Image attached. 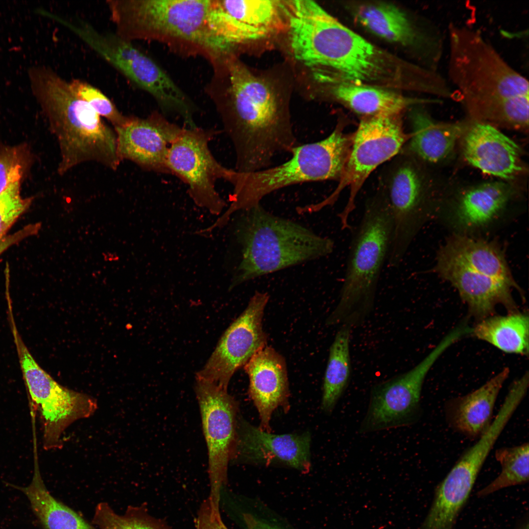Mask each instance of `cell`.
Wrapping results in <instances>:
<instances>
[{
	"instance_id": "cell-18",
	"label": "cell",
	"mask_w": 529,
	"mask_h": 529,
	"mask_svg": "<svg viewBox=\"0 0 529 529\" xmlns=\"http://www.w3.org/2000/svg\"><path fill=\"white\" fill-rule=\"evenodd\" d=\"M311 444L309 432L272 434L239 418L232 459L265 465L282 464L306 473L311 466Z\"/></svg>"
},
{
	"instance_id": "cell-1",
	"label": "cell",
	"mask_w": 529,
	"mask_h": 529,
	"mask_svg": "<svg viewBox=\"0 0 529 529\" xmlns=\"http://www.w3.org/2000/svg\"><path fill=\"white\" fill-rule=\"evenodd\" d=\"M220 63L227 71L228 90L210 94L235 149L234 169L268 168L276 155L298 144L290 114L270 86L242 64L229 55Z\"/></svg>"
},
{
	"instance_id": "cell-26",
	"label": "cell",
	"mask_w": 529,
	"mask_h": 529,
	"mask_svg": "<svg viewBox=\"0 0 529 529\" xmlns=\"http://www.w3.org/2000/svg\"><path fill=\"white\" fill-rule=\"evenodd\" d=\"M442 249L470 268L521 291L497 243L455 235Z\"/></svg>"
},
{
	"instance_id": "cell-33",
	"label": "cell",
	"mask_w": 529,
	"mask_h": 529,
	"mask_svg": "<svg viewBox=\"0 0 529 529\" xmlns=\"http://www.w3.org/2000/svg\"><path fill=\"white\" fill-rule=\"evenodd\" d=\"M93 522L98 529H171L151 517L144 507L130 506L120 515L103 502L97 505Z\"/></svg>"
},
{
	"instance_id": "cell-9",
	"label": "cell",
	"mask_w": 529,
	"mask_h": 529,
	"mask_svg": "<svg viewBox=\"0 0 529 529\" xmlns=\"http://www.w3.org/2000/svg\"><path fill=\"white\" fill-rule=\"evenodd\" d=\"M403 114L361 118L353 133L350 155L343 175L334 192L318 203L311 204L316 212L332 206L342 191L349 188V196L342 211L338 214L341 228H350L349 218L355 209L357 196L370 173L378 166L390 160L401 150L409 138L406 133Z\"/></svg>"
},
{
	"instance_id": "cell-28",
	"label": "cell",
	"mask_w": 529,
	"mask_h": 529,
	"mask_svg": "<svg viewBox=\"0 0 529 529\" xmlns=\"http://www.w3.org/2000/svg\"><path fill=\"white\" fill-rule=\"evenodd\" d=\"M32 479L25 487L10 485L22 491L44 529H95L72 509L56 500L42 478L36 454Z\"/></svg>"
},
{
	"instance_id": "cell-38",
	"label": "cell",
	"mask_w": 529,
	"mask_h": 529,
	"mask_svg": "<svg viewBox=\"0 0 529 529\" xmlns=\"http://www.w3.org/2000/svg\"><path fill=\"white\" fill-rule=\"evenodd\" d=\"M243 518L248 529H281L258 519L250 514H244Z\"/></svg>"
},
{
	"instance_id": "cell-25",
	"label": "cell",
	"mask_w": 529,
	"mask_h": 529,
	"mask_svg": "<svg viewBox=\"0 0 529 529\" xmlns=\"http://www.w3.org/2000/svg\"><path fill=\"white\" fill-rule=\"evenodd\" d=\"M330 93L338 102L361 118L396 114H404L415 104L428 101L416 100L385 88L368 84L338 83L328 85Z\"/></svg>"
},
{
	"instance_id": "cell-29",
	"label": "cell",
	"mask_w": 529,
	"mask_h": 529,
	"mask_svg": "<svg viewBox=\"0 0 529 529\" xmlns=\"http://www.w3.org/2000/svg\"><path fill=\"white\" fill-rule=\"evenodd\" d=\"M356 20L373 34L387 41L403 45L417 38L407 15L394 5L382 2L357 4L352 8Z\"/></svg>"
},
{
	"instance_id": "cell-16",
	"label": "cell",
	"mask_w": 529,
	"mask_h": 529,
	"mask_svg": "<svg viewBox=\"0 0 529 529\" xmlns=\"http://www.w3.org/2000/svg\"><path fill=\"white\" fill-rule=\"evenodd\" d=\"M269 297L266 292H255L245 310L221 337L205 364L196 373V379L227 390L234 373L266 346L263 318Z\"/></svg>"
},
{
	"instance_id": "cell-23",
	"label": "cell",
	"mask_w": 529,
	"mask_h": 529,
	"mask_svg": "<svg viewBox=\"0 0 529 529\" xmlns=\"http://www.w3.org/2000/svg\"><path fill=\"white\" fill-rule=\"evenodd\" d=\"M409 114L411 131L402 149L421 162L435 163L446 158L465 131L462 123L436 121L420 108Z\"/></svg>"
},
{
	"instance_id": "cell-5",
	"label": "cell",
	"mask_w": 529,
	"mask_h": 529,
	"mask_svg": "<svg viewBox=\"0 0 529 529\" xmlns=\"http://www.w3.org/2000/svg\"><path fill=\"white\" fill-rule=\"evenodd\" d=\"M115 33L132 42L152 40L212 63L228 51L213 31L210 16L215 0H108Z\"/></svg>"
},
{
	"instance_id": "cell-35",
	"label": "cell",
	"mask_w": 529,
	"mask_h": 529,
	"mask_svg": "<svg viewBox=\"0 0 529 529\" xmlns=\"http://www.w3.org/2000/svg\"><path fill=\"white\" fill-rule=\"evenodd\" d=\"M25 145L0 148V193L9 186L20 182L30 162Z\"/></svg>"
},
{
	"instance_id": "cell-15",
	"label": "cell",
	"mask_w": 529,
	"mask_h": 529,
	"mask_svg": "<svg viewBox=\"0 0 529 529\" xmlns=\"http://www.w3.org/2000/svg\"><path fill=\"white\" fill-rule=\"evenodd\" d=\"M194 389L208 449L211 486L208 498L219 503L235 448L238 404L227 390L206 381L196 379Z\"/></svg>"
},
{
	"instance_id": "cell-37",
	"label": "cell",
	"mask_w": 529,
	"mask_h": 529,
	"mask_svg": "<svg viewBox=\"0 0 529 529\" xmlns=\"http://www.w3.org/2000/svg\"><path fill=\"white\" fill-rule=\"evenodd\" d=\"M41 228L40 223L29 224L18 231L0 239V255L12 245L29 237L38 233Z\"/></svg>"
},
{
	"instance_id": "cell-7",
	"label": "cell",
	"mask_w": 529,
	"mask_h": 529,
	"mask_svg": "<svg viewBox=\"0 0 529 529\" xmlns=\"http://www.w3.org/2000/svg\"><path fill=\"white\" fill-rule=\"evenodd\" d=\"M345 121H337L324 139L298 144L291 150V158L274 167L249 172L233 169L229 181L233 186L230 204L216 220L226 225L234 213L260 204L268 194L285 187L305 182L337 180L342 177L350 155L353 133L345 131Z\"/></svg>"
},
{
	"instance_id": "cell-4",
	"label": "cell",
	"mask_w": 529,
	"mask_h": 529,
	"mask_svg": "<svg viewBox=\"0 0 529 529\" xmlns=\"http://www.w3.org/2000/svg\"><path fill=\"white\" fill-rule=\"evenodd\" d=\"M27 75L32 93L59 145V174L64 175L89 162L117 170L121 160L115 130L50 68L33 65L28 68Z\"/></svg>"
},
{
	"instance_id": "cell-22",
	"label": "cell",
	"mask_w": 529,
	"mask_h": 529,
	"mask_svg": "<svg viewBox=\"0 0 529 529\" xmlns=\"http://www.w3.org/2000/svg\"><path fill=\"white\" fill-rule=\"evenodd\" d=\"M463 141L465 159L482 172L510 179L522 169L518 145L493 125L475 123Z\"/></svg>"
},
{
	"instance_id": "cell-3",
	"label": "cell",
	"mask_w": 529,
	"mask_h": 529,
	"mask_svg": "<svg viewBox=\"0 0 529 529\" xmlns=\"http://www.w3.org/2000/svg\"><path fill=\"white\" fill-rule=\"evenodd\" d=\"M285 5L294 58L313 70L314 79L330 85L368 84L391 78L393 59L342 24L316 2Z\"/></svg>"
},
{
	"instance_id": "cell-11",
	"label": "cell",
	"mask_w": 529,
	"mask_h": 529,
	"mask_svg": "<svg viewBox=\"0 0 529 529\" xmlns=\"http://www.w3.org/2000/svg\"><path fill=\"white\" fill-rule=\"evenodd\" d=\"M22 373L32 401L40 414L45 450L60 449L63 435L73 422L93 415L96 400L64 387L37 362L17 330L13 332Z\"/></svg>"
},
{
	"instance_id": "cell-13",
	"label": "cell",
	"mask_w": 529,
	"mask_h": 529,
	"mask_svg": "<svg viewBox=\"0 0 529 529\" xmlns=\"http://www.w3.org/2000/svg\"><path fill=\"white\" fill-rule=\"evenodd\" d=\"M453 343L451 337L445 336L413 368L374 385L360 433L405 427L415 423L419 417L421 394L426 375L439 357Z\"/></svg>"
},
{
	"instance_id": "cell-6",
	"label": "cell",
	"mask_w": 529,
	"mask_h": 529,
	"mask_svg": "<svg viewBox=\"0 0 529 529\" xmlns=\"http://www.w3.org/2000/svg\"><path fill=\"white\" fill-rule=\"evenodd\" d=\"M234 234L241 260L229 289L246 281L331 254L334 242L266 211L261 204L241 211Z\"/></svg>"
},
{
	"instance_id": "cell-2",
	"label": "cell",
	"mask_w": 529,
	"mask_h": 529,
	"mask_svg": "<svg viewBox=\"0 0 529 529\" xmlns=\"http://www.w3.org/2000/svg\"><path fill=\"white\" fill-rule=\"evenodd\" d=\"M448 32V75L469 115L495 127L528 130V79L479 31L451 23Z\"/></svg>"
},
{
	"instance_id": "cell-30",
	"label": "cell",
	"mask_w": 529,
	"mask_h": 529,
	"mask_svg": "<svg viewBox=\"0 0 529 529\" xmlns=\"http://www.w3.org/2000/svg\"><path fill=\"white\" fill-rule=\"evenodd\" d=\"M470 334L507 353L528 356L529 318L519 312L506 315H491L480 321Z\"/></svg>"
},
{
	"instance_id": "cell-34",
	"label": "cell",
	"mask_w": 529,
	"mask_h": 529,
	"mask_svg": "<svg viewBox=\"0 0 529 529\" xmlns=\"http://www.w3.org/2000/svg\"><path fill=\"white\" fill-rule=\"evenodd\" d=\"M69 83L75 94L101 118L108 120L114 128L125 122L127 116L122 115L114 103L97 88L79 79H73Z\"/></svg>"
},
{
	"instance_id": "cell-27",
	"label": "cell",
	"mask_w": 529,
	"mask_h": 529,
	"mask_svg": "<svg viewBox=\"0 0 529 529\" xmlns=\"http://www.w3.org/2000/svg\"><path fill=\"white\" fill-rule=\"evenodd\" d=\"M510 196L509 187L502 182L476 186L460 197L455 212V220L466 229L483 226L499 214Z\"/></svg>"
},
{
	"instance_id": "cell-10",
	"label": "cell",
	"mask_w": 529,
	"mask_h": 529,
	"mask_svg": "<svg viewBox=\"0 0 529 529\" xmlns=\"http://www.w3.org/2000/svg\"><path fill=\"white\" fill-rule=\"evenodd\" d=\"M419 160L406 151L389 161L377 190L385 197L393 220V234L387 256L389 266L398 267L428 215L426 188Z\"/></svg>"
},
{
	"instance_id": "cell-17",
	"label": "cell",
	"mask_w": 529,
	"mask_h": 529,
	"mask_svg": "<svg viewBox=\"0 0 529 529\" xmlns=\"http://www.w3.org/2000/svg\"><path fill=\"white\" fill-rule=\"evenodd\" d=\"M183 129L157 112L145 118L127 117L123 124L114 128L118 156L121 161H131L144 170L168 173V149Z\"/></svg>"
},
{
	"instance_id": "cell-39",
	"label": "cell",
	"mask_w": 529,
	"mask_h": 529,
	"mask_svg": "<svg viewBox=\"0 0 529 529\" xmlns=\"http://www.w3.org/2000/svg\"><path fill=\"white\" fill-rule=\"evenodd\" d=\"M528 518L524 520L516 529H529Z\"/></svg>"
},
{
	"instance_id": "cell-36",
	"label": "cell",
	"mask_w": 529,
	"mask_h": 529,
	"mask_svg": "<svg viewBox=\"0 0 529 529\" xmlns=\"http://www.w3.org/2000/svg\"><path fill=\"white\" fill-rule=\"evenodd\" d=\"M32 199L23 198L20 192V182L9 186L0 193V239L24 213L31 204Z\"/></svg>"
},
{
	"instance_id": "cell-31",
	"label": "cell",
	"mask_w": 529,
	"mask_h": 529,
	"mask_svg": "<svg viewBox=\"0 0 529 529\" xmlns=\"http://www.w3.org/2000/svg\"><path fill=\"white\" fill-rule=\"evenodd\" d=\"M351 328L341 325L330 348L321 400V409L326 413L333 411L348 385L351 371Z\"/></svg>"
},
{
	"instance_id": "cell-19",
	"label": "cell",
	"mask_w": 529,
	"mask_h": 529,
	"mask_svg": "<svg viewBox=\"0 0 529 529\" xmlns=\"http://www.w3.org/2000/svg\"><path fill=\"white\" fill-rule=\"evenodd\" d=\"M435 270L457 289L470 314L479 321L493 315L498 305L509 313L519 312L512 295L513 289L470 268L442 248Z\"/></svg>"
},
{
	"instance_id": "cell-12",
	"label": "cell",
	"mask_w": 529,
	"mask_h": 529,
	"mask_svg": "<svg viewBox=\"0 0 529 529\" xmlns=\"http://www.w3.org/2000/svg\"><path fill=\"white\" fill-rule=\"evenodd\" d=\"M216 133L197 126L183 128L171 144L166 160L168 173L187 184L194 203L214 215H219L226 206L216 189V182H228L233 169L219 163L210 151L209 144Z\"/></svg>"
},
{
	"instance_id": "cell-21",
	"label": "cell",
	"mask_w": 529,
	"mask_h": 529,
	"mask_svg": "<svg viewBox=\"0 0 529 529\" xmlns=\"http://www.w3.org/2000/svg\"><path fill=\"white\" fill-rule=\"evenodd\" d=\"M249 380L248 392L259 414L261 429L270 432L274 411L289 409V391L284 358L274 348L266 346L244 365Z\"/></svg>"
},
{
	"instance_id": "cell-20",
	"label": "cell",
	"mask_w": 529,
	"mask_h": 529,
	"mask_svg": "<svg viewBox=\"0 0 529 529\" xmlns=\"http://www.w3.org/2000/svg\"><path fill=\"white\" fill-rule=\"evenodd\" d=\"M215 18L217 35L232 49L246 42L265 38L282 25L285 4L278 0H219Z\"/></svg>"
},
{
	"instance_id": "cell-24",
	"label": "cell",
	"mask_w": 529,
	"mask_h": 529,
	"mask_svg": "<svg viewBox=\"0 0 529 529\" xmlns=\"http://www.w3.org/2000/svg\"><path fill=\"white\" fill-rule=\"evenodd\" d=\"M509 374L505 368L475 390L453 400L447 408L449 423L469 437L481 435L489 427L497 398Z\"/></svg>"
},
{
	"instance_id": "cell-32",
	"label": "cell",
	"mask_w": 529,
	"mask_h": 529,
	"mask_svg": "<svg viewBox=\"0 0 529 529\" xmlns=\"http://www.w3.org/2000/svg\"><path fill=\"white\" fill-rule=\"evenodd\" d=\"M529 443L498 449L495 457L499 462L501 471L498 476L477 493L483 498L497 491L510 486L522 485L529 479Z\"/></svg>"
},
{
	"instance_id": "cell-8",
	"label": "cell",
	"mask_w": 529,
	"mask_h": 529,
	"mask_svg": "<svg viewBox=\"0 0 529 529\" xmlns=\"http://www.w3.org/2000/svg\"><path fill=\"white\" fill-rule=\"evenodd\" d=\"M393 234L387 201L379 192L366 201L361 219L350 245L338 303L326 325H360L373 309L383 264Z\"/></svg>"
},
{
	"instance_id": "cell-14",
	"label": "cell",
	"mask_w": 529,
	"mask_h": 529,
	"mask_svg": "<svg viewBox=\"0 0 529 529\" xmlns=\"http://www.w3.org/2000/svg\"><path fill=\"white\" fill-rule=\"evenodd\" d=\"M49 18L73 32L103 59L137 86L150 94L160 105L170 102L178 87L153 59L116 33L98 31L83 21L73 23L51 13Z\"/></svg>"
}]
</instances>
